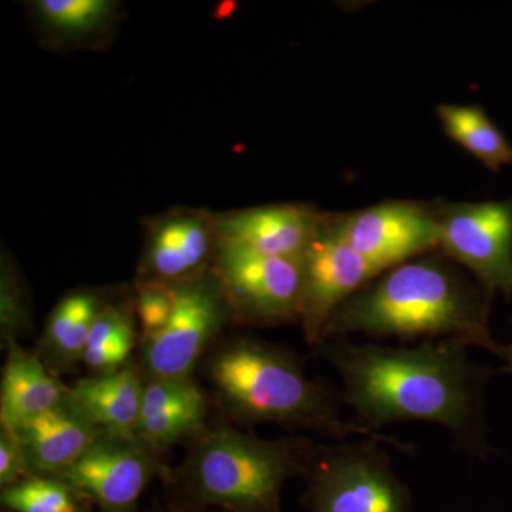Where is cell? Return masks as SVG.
I'll use <instances>...</instances> for the list:
<instances>
[{
    "mask_svg": "<svg viewBox=\"0 0 512 512\" xmlns=\"http://www.w3.org/2000/svg\"><path fill=\"white\" fill-rule=\"evenodd\" d=\"M342 380V402L355 423L383 431L393 423L437 424L471 456L491 453L484 394L491 370L471 360L466 346L421 342L412 346L326 340L315 349Z\"/></svg>",
    "mask_w": 512,
    "mask_h": 512,
    "instance_id": "1",
    "label": "cell"
},
{
    "mask_svg": "<svg viewBox=\"0 0 512 512\" xmlns=\"http://www.w3.org/2000/svg\"><path fill=\"white\" fill-rule=\"evenodd\" d=\"M491 299L446 255L419 256L387 269L343 303L326 326L323 342L349 335L451 342L504 359L505 346L490 329Z\"/></svg>",
    "mask_w": 512,
    "mask_h": 512,
    "instance_id": "2",
    "label": "cell"
},
{
    "mask_svg": "<svg viewBox=\"0 0 512 512\" xmlns=\"http://www.w3.org/2000/svg\"><path fill=\"white\" fill-rule=\"evenodd\" d=\"M202 363L212 399L235 426L275 423L293 434L376 440L409 456L416 453L412 443L346 420L340 393L309 377L301 357L284 345L254 335L228 336Z\"/></svg>",
    "mask_w": 512,
    "mask_h": 512,
    "instance_id": "3",
    "label": "cell"
},
{
    "mask_svg": "<svg viewBox=\"0 0 512 512\" xmlns=\"http://www.w3.org/2000/svg\"><path fill=\"white\" fill-rule=\"evenodd\" d=\"M188 444L181 463L161 476L168 508L284 512L286 483L306 477L319 443L303 434L259 439L222 419Z\"/></svg>",
    "mask_w": 512,
    "mask_h": 512,
    "instance_id": "4",
    "label": "cell"
},
{
    "mask_svg": "<svg viewBox=\"0 0 512 512\" xmlns=\"http://www.w3.org/2000/svg\"><path fill=\"white\" fill-rule=\"evenodd\" d=\"M305 481L309 512H416L409 487L376 440L318 444Z\"/></svg>",
    "mask_w": 512,
    "mask_h": 512,
    "instance_id": "5",
    "label": "cell"
},
{
    "mask_svg": "<svg viewBox=\"0 0 512 512\" xmlns=\"http://www.w3.org/2000/svg\"><path fill=\"white\" fill-rule=\"evenodd\" d=\"M231 309L212 269L177 284V303L167 325L140 343L144 377L194 379L195 370L221 340Z\"/></svg>",
    "mask_w": 512,
    "mask_h": 512,
    "instance_id": "6",
    "label": "cell"
},
{
    "mask_svg": "<svg viewBox=\"0 0 512 512\" xmlns=\"http://www.w3.org/2000/svg\"><path fill=\"white\" fill-rule=\"evenodd\" d=\"M441 254L466 268L491 295L512 298V198L436 202Z\"/></svg>",
    "mask_w": 512,
    "mask_h": 512,
    "instance_id": "7",
    "label": "cell"
},
{
    "mask_svg": "<svg viewBox=\"0 0 512 512\" xmlns=\"http://www.w3.org/2000/svg\"><path fill=\"white\" fill-rule=\"evenodd\" d=\"M211 269L238 325L276 328L301 320L302 259L217 251Z\"/></svg>",
    "mask_w": 512,
    "mask_h": 512,
    "instance_id": "8",
    "label": "cell"
},
{
    "mask_svg": "<svg viewBox=\"0 0 512 512\" xmlns=\"http://www.w3.org/2000/svg\"><path fill=\"white\" fill-rule=\"evenodd\" d=\"M163 456L143 440L100 433L59 480L100 512H137L140 498L163 476Z\"/></svg>",
    "mask_w": 512,
    "mask_h": 512,
    "instance_id": "9",
    "label": "cell"
},
{
    "mask_svg": "<svg viewBox=\"0 0 512 512\" xmlns=\"http://www.w3.org/2000/svg\"><path fill=\"white\" fill-rule=\"evenodd\" d=\"M328 231L382 271L439 249L436 207L387 201L348 214H330Z\"/></svg>",
    "mask_w": 512,
    "mask_h": 512,
    "instance_id": "10",
    "label": "cell"
},
{
    "mask_svg": "<svg viewBox=\"0 0 512 512\" xmlns=\"http://www.w3.org/2000/svg\"><path fill=\"white\" fill-rule=\"evenodd\" d=\"M329 222V221H328ZM383 271L348 244L325 231L302 256L301 320L303 336L313 349L336 311Z\"/></svg>",
    "mask_w": 512,
    "mask_h": 512,
    "instance_id": "11",
    "label": "cell"
},
{
    "mask_svg": "<svg viewBox=\"0 0 512 512\" xmlns=\"http://www.w3.org/2000/svg\"><path fill=\"white\" fill-rule=\"evenodd\" d=\"M330 214L303 204H275L215 215L217 251L302 259Z\"/></svg>",
    "mask_w": 512,
    "mask_h": 512,
    "instance_id": "12",
    "label": "cell"
},
{
    "mask_svg": "<svg viewBox=\"0 0 512 512\" xmlns=\"http://www.w3.org/2000/svg\"><path fill=\"white\" fill-rule=\"evenodd\" d=\"M217 255L215 214L174 210L147 225L138 281L181 284L210 271Z\"/></svg>",
    "mask_w": 512,
    "mask_h": 512,
    "instance_id": "13",
    "label": "cell"
},
{
    "mask_svg": "<svg viewBox=\"0 0 512 512\" xmlns=\"http://www.w3.org/2000/svg\"><path fill=\"white\" fill-rule=\"evenodd\" d=\"M210 397L194 379L144 377L136 436L161 456L207 429Z\"/></svg>",
    "mask_w": 512,
    "mask_h": 512,
    "instance_id": "14",
    "label": "cell"
},
{
    "mask_svg": "<svg viewBox=\"0 0 512 512\" xmlns=\"http://www.w3.org/2000/svg\"><path fill=\"white\" fill-rule=\"evenodd\" d=\"M13 433L22 443L32 476L56 478L89 450L101 431L66 399Z\"/></svg>",
    "mask_w": 512,
    "mask_h": 512,
    "instance_id": "15",
    "label": "cell"
},
{
    "mask_svg": "<svg viewBox=\"0 0 512 512\" xmlns=\"http://www.w3.org/2000/svg\"><path fill=\"white\" fill-rule=\"evenodd\" d=\"M5 365L0 384V429L18 430L40 414L67 399L69 387L36 352H29L18 340L5 343Z\"/></svg>",
    "mask_w": 512,
    "mask_h": 512,
    "instance_id": "16",
    "label": "cell"
},
{
    "mask_svg": "<svg viewBox=\"0 0 512 512\" xmlns=\"http://www.w3.org/2000/svg\"><path fill=\"white\" fill-rule=\"evenodd\" d=\"M144 376L137 362L120 370L77 380L67 400L101 433L136 436L143 402Z\"/></svg>",
    "mask_w": 512,
    "mask_h": 512,
    "instance_id": "17",
    "label": "cell"
},
{
    "mask_svg": "<svg viewBox=\"0 0 512 512\" xmlns=\"http://www.w3.org/2000/svg\"><path fill=\"white\" fill-rule=\"evenodd\" d=\"M109 301L93 289L63 296L47 318L37 355L52 373H70L82 363L90 330Z\"/></svg>",
    "mask_w": 512,
    "mask_h": 512,
    "instance_id": "18",
    "label": "cell"
},
{
    "mask_svg": "<svg viewBox=\"0 0 512 512\" xmlns=\"http://www.w3.org/2000/svg\"><path fill=\"white\" fill-rule=\"evenodd\" d=\"M444 133L493 171L512 165V144L476 104H440L437 107Z\"/></svg>",
    "mask_w": 512,
    "mask_h": 512,
    "instance_id": "19",
    "label": "cell"
},
{
    "mask_svg": "<svg viewBox=\"0 0 512 512\" xmlns=\"http://www.w3.org/2000/svg\"><path fill=\"white\" fill-rule=\"evenodd\" d=\"M36 18L43 28L63 39H83L107 28L116 16L117 3L110 0H37Z\"/></svg>",
    "mask_w": 512,
    "mask_h": 512,
    "instance_id": "20",
    "label": "cell"
},
{
    "mask_svg": "<svg viewBox=\"0 0 512 512\" xmlns=\"http://www.w3.org/2000/svg\"><path fill=\"white\" fill-rule=\"evenodd\" d=\"M79 501V495L55 477H29L0 491L2 507L12 512H72Z\"/></svg>",
    "mask_w": 512,
    "mask_h": 512,
    "instance_id": "21",
    "label": "cell"
},
{
    "mask_svg": "<svg viewBox=\"0 0 512 512\" xmlns=\"http://www.w3.org/2000/svg\"><path fill=\"white\" fill-rule=\"evenodd\" d=\"M32 328V313L25 286L9 258L2 256L0 274V336L2 346L19 340Z\"/></svg>",
    "mask_w": 512,
    "mask_h": 512,
    "instance_id": "22",
    "label": "cell"
},
{
    "mask_svg": "<svg viewBox=\"0 0 512 512\" xmlns=\"http://www.w3.org/2000/svg\"><path fill=\"white\" fill-rule=\"evenodd\" d=\"M134 293V312L140 328V343H143L160 333L173 315L177 303V284L137 279Z\"/></svg>",
    "mask_w": 512,
    "mask_h": 512,
    "instance_id": "23",
    "label": "cell"
},
{
    "mask_svg": "<svg viewBox=\"0 0 512 512\" xmlns=\"http://www.w3.org/2000/svg\"><path fill=\"white\" fill-rule=\"evenodd\" d=\"M138 342L140 335H137V326L134 322L106 342L84 350L82 363L87 369L92 370L94 375L116 372L131 362V353L136 349Z\"/></svg>",
    "mask_w": 512,
    "mask_h": 512,
    "instance_id": "24",
    "label": "cell"
},
{
    "mask_svg": "<svg viewBox=\"0 0 512 512\" xmlns=\"http://www.w3.org/2000/svg\"><path fill=\"white\" fill-rule=\"evenodd\" d=\"M33 477L28 458L19 437L13 431L0 429V487Z\"/></svg>",
    "mask_w": 512,
    "mask_h": 512,
    "instance_id": "25",
    "label": "cell"
},
{
    "mask_svg": "<svg viewBox=\"0 0 512 512\" xmlns=\"http://www.w3.org/2000/svg\"><path fill=\"white\" fill-rule=\"evenodd\" d=\"M503 360L505 362L503 372L512 375V343L511 345L505 346V356Z\"/></svg>",
    "mask_w": 512,
    "mask_h": 512,
    "instance_id": "26",
    "label": "cell"
},
{
    "mask_svg": "<svg viewBox=\"0 0 512 512\" xmlns=\"http://www.w3.org/2000/svg\"><path fill=\"white\" fill-rule=\"evenodd\" d=\"M93 504L89 501L80 498L79 505L72 512H92Z\"/></svg>",
    "mask_w": 512,
    "mask_h": 512,
    "instance_id": "27",
    "label": "cell"
},
{
    "mask_svg": "<svg viewBox=\"0 0 512 512\" xmlns=\"http://www.w3.org/2000/svg\"><path fill=\"white\" fill-rule=\"evenodd\" d=\"M163 512H222L218 510H174V508H168Z\"/></svg>",
    "mask_w": 512,
    "mask_h": 512,
    "instance_id": "28",
    "label": "cell"
},
{
    "mask_svg": "<svg viewBox=\"0 0 512 512\" xmlns=\"http://www.w3.org/2000/svg\"><path fill=\"white\" fill-rule=\"evenodd\" d=\"M2 512H12V511H9V510H6V508H3Z\"/></svg>",
    "mask_w": 512,
    "mask_h": 512,
    "instance_id": "29",
    "label": "cell"
}]
</instances>
